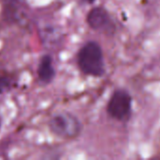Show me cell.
Returning <instances> with one entry per match:
<instances>
[{"label":"cell","instance_id":"1","mask_svg":"<svg viewBox=\"0 0 160 160\" xmlns=\"http://www.w3.org/2000/svg\"><path fill=\"white\" fill-rule=\"evenodd\" d=\"M78 66L86 75L101 77L105 72L101 47L95 41L85 43L78 53Z\"/></svg>","mask_w":160,"mask_h":160},{"label":"cell","instance_id":"2","mask_svg":"<svg viewBox=\"0 0 160 160\" xmlns=\"http://www.w3.org/2000/svg\"><path fill=\"white\" fill-rule=\"evenodd\" d=\"M49 126L52 133L66 139L76 138L82 130V125L78 118L68 112H60L53 115Z\"/></svg>","mask_w":160,"mask_h":160},{"label":"cell","instance_id":"3","mask_svg":"<svg viewBox=\"0 0 160 160\" xmlns=\"http://www.w3.org/2000/svg\"><path fill=\"white\" fill-rule=\"evenodd\" d=\"M131 96L128 91L118 89L111 97L107 105V112L111 117L119 121H125L128 119L131 113Z\"/></svg>","mask_w":160,"mask_h":160},{"label":"cell","instance_id":"4","mask_svg":"<svg viewBox=\"0 0 160 160\" xmlns=\"http://www.w3.org/2000/svg\"><path fill=\"white\" fill-rule=\"evenodd\" d=\"M86 21L89 26L94 30L112 32L114 29L111 16L108 11L101 7H96L91 9L87 15Z\"/></svg>","mask_w":160,"mask_h":160},{"label":"cell","instance_id":"5","mask_svg":"<svg viewBox=\"0 0 160 160\" xmlns=\"http://www.w3.org/2000/svg\"><path fill=\"white\" fill-rule=\"evenodd\" d=\"M55 75L54 68L52 65V59L49 55H45L41 58L38 68V76L41 82H51Z\"/></svg>","mask_w":160,"mask_h":160},{"label":"cell","instance_id":"6","mask_svg":"<svg viewBox=\"0 0 160 160\" xmlns=\"http://www.w3.org/2000/svg\"><path fill=\"white\" fill-rule=\"evenodd\" d=\"M10 86V82L8 78H0V94L8 89Z\"/></svg>","mask_w":160,"mask_h":160},{"label":"cell","instance_id":"7","mask_svg":"<svg viewBox=\"0 0 160 160\" xmlns=\"http://www.w3.org/2000/svg\"><path fill=\"white\" fill-rule=\"evenodd\" d=\"M85 1H87V2H88V3H90V4H91V3H94V2H95V0H85Z\"/></svg>","mask_w":160,"mask_h":160}]
</instances>
